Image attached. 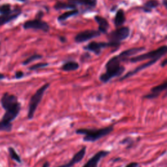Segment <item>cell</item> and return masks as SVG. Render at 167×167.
Wrapping results in <instances>:
<instances>
[{"label": "cell", "mask_w": 167, "mask_h": 167, "mask_svg": "<svg viewBox=\"0 0 167 167\" xmlns=\"http://www.w3.org/2000/svg\"><path fill=\"white\" fill-rule=\"evenodd\" d=\"M130 29L128 27H120L114 30L108 34L107 38L109 42L116 44L120 46L121 41H122L129 36Z\"/></svg>", "instance_id": "5"}, {"label": "cell", "mask_w": 167, "mask_h": 167, "mask_svg": "<svg viewBox=\"0 0 167 167\" xmlns=\"http://www.w3.org/2000/svg\"><path fill=\"white\" fill-rule=\"evenodd\" d=\"M8 151H9V155H10L11 158L13 159V160L15 161L18 163H22V159H21L20 157L16 152V151H15V149L13 147H9L8 148Z\"/></svg>", "instance_id": "24"}, {"label": "cell", "mask_w": 167, "mask_h": 167, "mask_svg": "<svg viewBox=\"0 0 167 167\" xmlns=\"http://www.w3.org/2000/svg\"><path fill=\"white\" fill-rule=\"evenodd\" d=\"M119 46L118 44H114L110 42L105 43V42H96V41H93L91 42L88 44V46L85 47V49L92 52L96 55H99L101 52V50L104 48L107 47H112V48H118Z\"/></svg>", "instance_id": "6"}, {"label": "cell", "mask_w": 167, "mask_h": 167, "mask_svg": "<svg viewBox=\"0 0 167 167\" xmlns=\"http://www.w3.org/2000/svg\"><path fill=\"white\" fill-rule=\"evenodd\" d=\"M79 68V65L75 62H68L64 63L62 66V69L65 71H73L77 70Z\"/></svg>", "instance_id": "21"}, {"label": "cell", "mask_w": 167, "mask_h": 167, "mask_svg": "<svg viewBox=\"0 0 167 167\" xmlns=\"http://www.w3.org/2000/svg\"><path fill=\"white\" fill-rule=\"evenodd\" d=\"M18 1H19V2H24L27 1V0H18Z\"/></svg>", "instance_id": "38"}, {"label": "cell", "mask_w": 167, "mask_h": 167, "mask_svg": "<svg viewBox=\"0 0 167 167\" xmlns=\"http://www.w3.org/2000/svg\"><path fill=\"white\" fill-rule=\"evenodd\" d=\"M86 146H84L77 154H74V155L72 159L69 163L58 166L57 167H73L74 164L78 163L82 160L86 155Z\"/></svg>", "instance_id": "14"}, {"label": "cell", "mask_w": 167, "mask_h": 167, "mask_svg": "<svg viewBox=\"0 0 167 167\" xmlns=\"http://www.w3.org/2000/svg\"><path fill=\"white\" fill-rule=\"evenodd\" d=\"M110 152L109 151L101 150L95 154L92 158H90L88 162L82 167H97L98 164L101 159L109 155Z\"/></svg>", "instance_id": "11"}, {"label": "cell", "mask_w": 167, "mask_h": 167, "mask_svg": "<svg viewBox=\"0 0 167 167\" xmlns=\"http://www.w3.org/2000/svg\"><path fill=\"white\" fill-rule=\"evenodd\" d=\"M125 15L124 9H119L116 14L114 18V25L116 28H120L123 26L125 22Z\"/></svg>", "instance_id": "17"}, {"label": "cell", "mask_w": 167, "mask_h": 167, "mask_svg": "<svg viewBox=\"0 0 167 167\" xmlns=\"http://www.w3.org/2000/svg\"><path fill=\"white\" fill-rule=\"evenodd\" d=\"M138 163H131L130 164H129L128 165H127L125 167H138Z\"/></svg>", "instance_id": "31"}, {"label": "cell", "mask_w": 167, "mask_h": 167, "mask_svg": "<svg viewBox=\"0 0 167 167\" xmlns=\"http://www.w3.org/2000/svg\"><path fill=\"white\" fill-rule=\"evenodd\" d=\"M167 97V90L166 91V92H165V94L164 95V97Z\"/></svg>", "instance_id": "37"}, {"label": "cell", "mask_w": 167, "mask_h": 167, "mask_svg": "<svg viewBox=\"0 0 167 167\" xmlns=\"http://www.w3.org/2000/svg\"><path fill=\"white\" fill-rule=\"evenodd\" d=\"M21 14V10L20 9H16L13 10L11 13L2 14L0 16V26L6 24L13 20L16 19Z\"/></svg>", "instance_id": "15"}, {"label": "cell", "mask_w": 167, "mask_h": 167, "mask_svg": "<svg viewBox=\"0 0 167 167\" xmlns=\"http://www.w3.org/2000/svg\"><path fill=\"white\" fill-rule=\"evenodd\" d=\"M24 77V73L22 71H18L15 74V78L17 79H20Z\"/></svg>", "instance_id": "30"}, {"label": "cell", "mask_w": 167, "mask_h": 167, "mask_svg": "<svg viewBox=\"0 0 167 167\" xmlns=\"http://www.w3.org/2000/svg\"><path fill=\"white\" fill-rule=\"evenodd\" d=\"M158 60L159 59H151L149 62H148L144 63L142 65H140V66L136 67V69H134L133 71L128 72L127 74H125L124 76H123L122 77H121L119 78V81H122V80H125V79H127L128 78H130V77H133L134 74L138 73L140 71H142V70L146 69V68H148V67H151V65H153L154 64H155L157 62Z\"/></svg>", "instance_id": "13"}, {"label": "cell", "mask_w": 167, "mask_h": 167, "mask_svg": "<svg viewBox=\"0 0 167 167\" xmlns=\"http://www.w3.org/2000/svg\"><path fill=\"white\" fill-rule=\"evenodd\" d=\"M167 90V80L164 81V82L160 84L159 85H157L151 89V93H154L159 95L163 91Z\"/></svg>", "instance_id": "22"}, {"label": "cell", "mask_w": 167, "mask_h": 167, "mask_svg": "<svg viewBox=\"0 0 167 167\" xmlns=\"http://www.w3.org/2000/svg\"><path fill=\"white\" fill-rule=\"evenodd\" d=\"M21 109V104L19 103L14 107L5 110V113L2 118V121L7 123H11L18 116Z\"/></svg>", "instance_id": "10"}, {"label": "cell", "mask_w": 167, "mask_h": 167, "mask_svg": "<svg viewBox=\"0 0 167 167\" xmlns=\"http://www.w3.org/2000/svg\"><path fill=\"white\" fill-rule=\"evenodd\" d=\"M4 78V75L3 74H1L0 73V80H2Z\"/></svg>", "instance_id": "36"}, {"label": "cell", "mask_w": 167, "mask_h": 167, "mask_svg": "<svg viewBox=\"0 0 167 167\" xmlns=\"http://www.w3.org/2000/svg\"><path fill=\"white\" fill-rule=\"evenodd\" d=\"M159 95L156 94H154V93H151L149 94L148 95H144V98H146V99H155L156 97H157Z\"/></svg>", "instance_id": "29"}, {"label": "cell", "mask_w": 167, "mask_h": 167, "mask_svg": "<svg viewBox=\"0 0 167 167\" xmlns=\"http://www.w3.org/2000/svg\"><path fill=\"white\" fill-rule=\"evenodd\" d=\"M121 62L118 56L111 58L105 65L106 72L100 76V80L103 83H107L113 78L121 77L125 71V67L120 65Z\"/></svg>", "instance_id": "1"}, {"label": "cell", "mask_w": 167, "mask_h": 167, "mask_svg": "<svg viewBox=\"0 0 167 167\" xmlns=\"http://www.w3.org/2000/svg\"><path fill=\"white\" fill-rule=\"evenodd\" d=\"M160 65H161V67H165L166 65H167V58H166L163 61V62L161 63Z\"/></svg>", "instance_id": "32"}, {"label": "cell", "mask_w": 167, "mask_h": 167, "mask_svg": "<svg viewBox=\"0 0 167 167\" xmlns=\"http://www.w3.org/2000/svg\"><path fill=\"white\" fill-rule=\"evenodd\" d=\"M54 8L57 10H61V9H76L77 8V5L74 4L70 3L69 2L64 3V2H57L55 5Z\"/></svg>", "instance_id": "20"}, {"label": "cell", "mask_w": 167, "mask_h": 167, "mask_svg": "<svg viewBox=\"0 0 167 167\" xmlns=\"http://www.w3.org/2000/svg\"><path fill=\"white\" fill-rule=\"evenodd\" d=\"M42 167H50V163L48 161H46L43 164Z\"/></svg>", "instance_id": "33"}, {"label": "cell", "mask_w": 167, "mask_h": 167, "mask_svg": "<svg viewBox=\"0 0 167 167\" xmlns=\"http://www.w3.org/2000/svg\"><path fill=\"white\" fill-rule=\"evenodd\" d=\"M12 11L13 10H11V5L9 4L6 3V4H3V5L0 6V13H1V14H5L9 13Z\"/></svg>", "instance_id": "27"}, {"label": "cell", "mask_w": 167, "mask_h": 167, "mask_svg": "<svg viewBox=\"0 0 167 167\" xmlns=\"http://www.w3.org/2000/svg\"><path fill=\"white\" fill-rule=\"evenodd\" d=\"M145 47H134L131 48L128 50H124L122 52H121L118 56L121 62H125L127 60H129L130 59V57L133 56L134 55H136L139 54L140 52L145 50Z\"/></svg>", "instance_id": "12"}, {"label": "cell", "mask_w": 167, "mask_h": 167, "mask_svg": "<svg viewBox=\"0 0 167 167\" xmlns=\"http://www.w3.org/2000/svg\"><path fill=\"white\" fill-rule=\"evenodd\" d=\"M25 29H34L42 30L43 32H47L49 31L50 26L46 22L41 20V19L36 18L32 20H28L24 24L23 26Z\"/></svg>", "instance_id": "7"}, {"label": "cell", "mask_w": 167, "mask_h": 167, "mask_svg": "<svg viewBox=\"0 0 167 167\" xmlns=\"http://www.w3.org/2000/svg\"><path fill=\"white\" fill-rule=\"evenodd\" d=\"M43 56L41 55H39V54H34V55H32V56L29 57L28 59H26L24 62H23V65H28L30 63H32L33 62H34V61L37 60V59H41L42 58Z\"/></svg>", "instance_id": "26"}, {"label": "cell", "mask_w": 167, "mask_h": 167, "mask_svg": "<svg viewBox=\"0 0 167 167\" xmlns=\"http://www.w3.org/2000/svg\"><path fill=\"white\" fill-rule=\"evenodd\" d=\"M166 54H167V45H164V46L159 47L158 48L154 50L145 53V54H142L139 56L132 57L129 60V62L131 63H137L141 62V61L146 60L148 59H159L163 56H165Z\"/></svg>", "instance_id": "4"}, {"label": "cell", "mask_w": 167, "mask_h": 167, "mask_svg": "<svg viewBox=\"0 0 167 167\" xmlns=\"http://www.w3.org/2000/svg\"><path fill=\"white\" fill-rule=\"evenodd\" d=\"M162 3H163V5L164 6L165 8L167 9V0H163Z\"/></svg>", "instance_id": "34"}, {"label": "cell", "mask_w": 167, "mask_h": 167, "mask_svg": "<svg viewBox=\"0 0 167 167\" xmlns=\"http://www.w3.org/2000/svg\"><path fill=\"white\" fill-rule=\"evenodd\" d=\"M49 86H50L49 84H44L42 87H41L39 89H38L36 93L32 97L31 99L29 101V107H28V118L29 119H32L33 118L35 111L42 100L44 94L46 92V90L48 88Z\"/></svg>", "instance_id": "3"}, {"label": "cell", "mask_w": 167, "mask_h": 167, "mask_svg": "<svg viewBox=\"0 0 167 167\" xmlns=\"http://www.w3.org/2000/svg\"><path fill=\"white\" fill-rule=\"evenodd\" d=\"M13 129V124L11 123H7L5 121H0V131L10 132Z\"/></svg>", "instance_id": "25"}, {"label": "cell", "mask_w": 167, "mask_h": 167, "mask_svg": "<svg viewBox=\"0 0 167 167\" xmlns=\"http://www.w3.org/2000/svg\"><path fill=\"white\" fill-rule=\"evenodd\" d=\"M95 20L99 25V31L101 33H107L110 26L107 20L101 16H95Z\"/></svg>", "instance_id": "16"}, {"label": "cell", "mask_w": 167, "mask_h": 167, "mask_svg": "<svg viewBox=\"0 0 167 167\" xmlns=\"http://www.w3.org/2000/svg\"><path fill=\"white\" fill-rule=\"evenodd\" d=\"M19 103L17 97L9 93L4 94L1 99L2 106L5 110L14 107Z\"/></svg>", "instance_id": "9"}, {"label": "cell", "mask_w": 167, "mask_h": 167, "mask_svg": "<svg viewBox=\"0 0 167 167\" xmlns=\"http://www.w3.org/2000/svg\"><path fill=\"white\" fill-rule=\"evenodd\" d=\"M78 13V11L77 9H73V10H71L69 11L65 12L58 17V20L60 22L65 21L68 18L74 16V15L77 14Z\"/></svg>", "instance_id": "23"}, {"label": "cell", "mask_w": 167, "mask_h": 167, "mask_svg": "<svg viewBox=\"0 0 167 167\" xmlns=\"http://www.w3.org/2000/svg\"><path fill=\"white\" fill-rule=\"evenodd\" d=\"M100 35L101 32L99 31H97V30L94 29H88L77 34V36L75 37L74 39L76 42L80 43L94 39V38H96Z\"/></svg>", "instance_id": "8"}, {"label": "cell", "mask_w": 167, "mask_h": 167, "mask_svg": "<svg viewBox=\"0 0 167 167\" xmlns=\"http://www.w3.org/2000/svg\"><path fill=\"white\" fill-rule=\"evenodd\" d=\"M48 65V63H37V64H35V65L31 66L29 68V69L32 70V71H35V70L42 69V68L47 67Z\"/></svg>", "instance_id": "28"}, {"label": "cell", "mask_w": 167, "mask_h": 167, "mask_svg": "<svg viewBox=\"0 0 167 167\" xmlns=\"http://www.w3.org/2000/svg\"><path fill=\"white\" fill-rule=\"evenodd\" d=\"M59 39H60V41H62V42H65V41H66V39H65V37H59Z\"/></svg>", "instance_id": "35"}, {"label": "cell", "mask_w": 167, "mask_h": 167, "mask_svg": "<svg viewBox=\"0 0 167 167\" xmlns=\"http://www.w3.org/2000/svg\"><path fill=\"white\" fill-rule=\"evenodd\" d=\"M113 129L114 127L112 126L99 129H78L76 130V133L84 135L83 137V140L84 142H94L108 135L113 131Z\"/></svg>", "instance_id": "2"}, {"label": "cell", "mask_w": 167, "mask_h": 167, "mask_svg": "<svg viewBox=\"0 0 167 167\" xmlns=\"http://www.w3.org/2000/svg\"><path fill=\"white\" fill-rule=\"evenodd\" d=\"M68 2L75 5H81L92 8L97 5V0H68Z\"/></svg>", "instance_id": "18"}, {"label": "cell", "mask_w": 167, "mask_h": 167, "mask_svg": "<svg viewBox=\"0 0 167 167\" xmlns=\"http://www.w3.org/2000/svg\"><path fill=\"white\" fill-rule=\"evenodd\" d=\"M159 6V2L157 0H148L144 4L142 9L146 13H150L151 9L157 8Z\"/></svg>", "instance_id": "19"}]
</instances>
